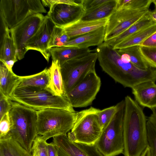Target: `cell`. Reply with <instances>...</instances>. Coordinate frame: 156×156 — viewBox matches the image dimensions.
I'll list each match as a JSON object with an SVG mask.
<instances>
[{
	"label": "cell",
	"mask_w": 156,
	"mask_h": 156,
	"mask_svg": "<svg viewBox=\"0 0 156 156\" xmlns=\"http://www.w3.org/2000/svg\"><path fill=\"white\" fill-rule=\"evenodd\" d=\"M149 11L127 29L115 37L104 42L113 48L131 35L144 28L156 23L151 18Z\"/></svg>",
	"instance_id": "obj_22"
},
{
	"label": "cell",
	"mask_w": 156,
	"mask_h": 156,
	"mask_svg": "<svg viewBox=\"0 0 156 156\" xmlns=\"http://www.w3.org/2000/svg\"><path fill=\"white\" fill-rule=\"evenodd\" d=\"M9 112L12 124L11 138L31 152L33 142L37 136V111L12 101V107Z\"/></svg>",
	"instance_id": "obj_3"
},
{
	"label": "cell",
	"mask_w": 156,
	"mask_h": 156,
	"mask_svg": "<svg viewBox=\"0 0 156 156\" xmlns=\"http://www.w3.org/2000/svg\"><path fill=\"white\" fill-rule=\"evenodd\" d=\"M140 46L136 45L118 49L119 51L126 54L132 63L138 68L146 69L150 66L143 58L140 50Z\"/></svg>",
	"instance_id": "obj_28"
},
{
	"label": "cell",
	"mask_w": 156,
	"mask_h": 156,
	"mask_svg": "<svg viewBox=\"0 0 156 156\" xmlns=\"http://www.w3.org/2000/svg\"><path fill=\"white\" fill-rule=\"evenodd\" d=\"M49 8L47 16L56 26L63 28L80 20L85 11L80 4L55 3Z\"/></svg>",
	"instance_id": "obj_13"
},
{
	"label": "cell",
	"mask_w": 156,
	"mask_h": 156,
	"mask_svg": "<svg viewBox=\"0 0 156 156\" xmlns=\"http://www.w3.org/2000/svg\"><path fill=\"white\" fill-rule=\"evenodd\" d=\"M124 156H140L148 146L147 120L140 105L129 96L124 100Z\"/></svg>",
	"instance_id": "obj_2"
},
{
	"label": "cell",
	"mask_w": 156,
	"mask_h": 156,
	"mask_svg": "<svg viewBox=\"0 0 156 156\" xmlns=\"http://www.w3.org/2000/svg\"><path fill=\"white\" fill-rule=\"evenodd\" d=\"M99 109L90 107L77 112L76 121L68 133L70 140L88 145L96 144L102 131L97 116Z\"/></svg>",
	"instance_id": "obj_7"
},
{
	"label": "cell",
	"mask_w": 156,
	"mask_h": 156,
	"mask_svg": "<svg viewBox=\"0 0 156 156\" xmlns=\"http://www.w3.org/2000/svg\"><path fill=\"white\" fill-rule=\"evenodd\" d=\"M20 81V76L10 70L3 62L0 61V93L9 99L11 95Z\"/></svg>",
	"instance_id": "obj_21"
},
{
	"label": "cell",
	"mask_w": 156,
	"mask_h": 156,
	"mask_svg": "<svg viewBox=\"0 0 156 156\" xmlns=\"http://www.w3.org/2000/svg\"><path fill=\"white\" fill-rule=\"evenodd\" d=\"M108 0H81L79 2L84 10H87L94 9L101 4L107 2Z\"/></svg>",
	"instance_id": "obj_37"
},
{
	"label": "cell",
	"mask_w": 156,
	"mask_h": 156,
	"mask_svg": "<svg viewBox=\"0 0 156 156\" xmlns=\"http://www.w3.org/2000/svg\"><path fill=\"white\" fill-rule=\"evenodd\" d=\"M148 146L151 156H156V128L149 121L147 122Z\"/></svg>",
	"instance_id": "obj_35"
},
{
	"label": "cell",
	"mask_w": 156,
	"mask_h": 156,
	"mask_svg": "<svg viewBox=\"0 0 156 156\" xmlns=\"http://www.w3.org/2000/svg\"><path fill=\"white\" fill-rule=\"evenodd\" d=\"M155 2H156V0H155Z\"/></svg>",
	"instance_id": "obj_44"
},
{
	"label": "cell",
	"mask_w": 156,
	"mask_h": 156,
	"mask_svg": "<svg viewBox=\"0 0 156 156\" xmlns=\"http://www.w3.org/2000/svg\"><path fill=\"white\" fill-rule=\"evenodd\" d=\"M41 1L44 6L49 8L55 3H62L74 5H78L80 4L79 3H77L74 0H42Z\"/></svg>",
	"instance_id": "obj_38"
},
{
	"label": "cell",
	"mask_w": 156,
	"mask_h": 156,
	"mask_svg": "<svg viewBox=\"0 0 156 156\" xmlns=\"http://www.w3.org/2000/svg\"><path fill=\"white\" fill-rule=\"evenodd\" d=\"M0 121V140L11 138L10 132L12 124L9 112L5 114Z\"/></svg>",
	"instance_id": "obj_34"
},
{
	"label": "cell",
	"mask_w": 156,
	"mask_h": 156,
	"mask_svg": "<svg viewBox=\"0 0 156 156\" xmlns=\"http://www.w3.org/2000/svg\"><path fill=\"white\" fill-rule=\"evenodd\" d=\"M108 20V18L92 21L80 20L64 28L70 39L105 26Z\"/></svg>",
	"instance_id": "obj_20"
},
{
	"label": "cell",
	"mask_w": 156,
	"mask_h": 156,
	"mask_svg": "<svg viewBox=\"0 0 156 156\" xmlns=\"http://www.w3.org/2000/svg\"><path fill=\"white\" fill-rule=\"evenodd\" d=\"M31 156H32V155H31Z\"/></svg>",
	"instance_id": "obj_45"
},
{
	"label": "cell",
	"mask_w": 156,
	"mask_h": 156,
	"mask_svg": "<svg viewBox=\"0 0 156 156\" xmlns=\"http://www.w3.org/2000/svg\"><path fill=\"white\" fill-rule=\"evenodd\" d=\"M21 81L17 87H29L46 88L50 81L48 69L33 75L20 76Z\"/></svg>",
	"instance_id": "obj_26"
},
{
	"label": "cell",
	"mask_w": 156,
	"mask_h": 156,
	"mask_svg": "<svg viewBox=\"0 0 156 156\" xmlns=\"http://www.w3.org/2000/svg\"><path fill=\"white\" fill-rule=\"evenodd\" d=\"M151 110L152 114L148 117L147 120L150 121L156 128V108Z\"/></svg>",
	"instance_id": "obj_41"
},
{
	"label": "cell",
	"mask_w": 156,
	"mask_h": 156,
	"mask_svg": "<svg viewBox=\"0 0 156 156\" xmlns=\"http://www.w3.org/2000/svg\"><path fill=\"white\" fill-rule=\"evenodd\" d=\"M0 156H1L0 155Z\"/></svg>",
	"instance_id": "obj_47"
},
{
	"label": "cell",
	"mask_w": 156,
	"mask_h": 156,
	"mask_svg": "<svg viewBox=\"0 0 156 156\" xmlns=\"http://www.w3.org/2000/svg\"><path fill=\"white\" fill-rule=\"evenodd\" d=\"M70 39L63 28L55 26L51 35L49 48L64 46Z\"/></svg>",
	"instance_id": "obj_29"
},
{
	"label": "cell",
	"mask_w": 156,
	"mask_h": 156,
	"mask_svg": "<svg viewBox=\"0 0 156 156\" xmlns=\"http://www.w3.org/2000/svg\"><path fill=\"white\" fill-rule=\"evenodd\" d=\"M37 112V136L45 141L67 135L73 128L77 115V112L58 108H46Z\"/></svg>",
	"instance_id": "obj_5"
},
{
	"label": "cell",
	"mask_w": 156,
	"mask_h": 156,
	"mask_svg": "<svg viewBox=\"0 0 156 156\" xmlns=\"http://www.w3.org/2000/svg\"><path fill=\"white\" fill-rule=\"evenodd\" d=\"M58 156H104L96 144L88 145L73 142L67 135L52 138Z\"/></svg>",
	"instance_id": "obj_14"
},
{
	"label": "cell",
	"mask_w": 156,
	"mask_h": 156,
	"mask_svg": "<svg viewBox=\"0 0 156 156\" xmlns=\"http://www.w3.org/2000/svg\"><path fill=\"white\" fill-rule=\"evenodd\" d=\"M140 156H151L150 148L148 146L143 151Z\"/></svg>",
	"instance_id": "obj_43"
},
{
	"label": "cell",
	"mask_w": 156,
	"mask_h": 156,
	"mask_svg": "<svg viewBox=\"0 0 156 156\" xmlns=\"http://www.w3.org/2000/svg\"><path fill=\"white\" fill-rule=\"evenodd\" d=\"M45 18L42 13L31 15L17 24L9 29L11 37L16 46L17 58L23 59L27 51V43L37 32Z\"/></svg>",
	"instance_id": "obj_11"
},
{
	"label": "cell",
	"mask_w": 156,
	"mask_h": 156,
	"mask_svg": "<svg viewBox=\"0 0 156 156\" xmlns=\"http://www.w3.org/2000/svg\"><path fill=\"white\" fill-rule=\"evenodd\" d=\"M31 154L12 138L0 140L1 156H31Z\"/></svg>",
	"instance_id": "obj_27"
},
{
	"label": "cell",
	"mask_w": 156,
	"mask_h": 156,
	"mask_svg": "<svg viewBox=\"0 0 156 156\" xmlns=\"http://www.w3.org/2000/svg\"><path fill=\"white\" fill-rule=\"evenodd\" d=\"M149 81L132 87V93L135 101L141 106L151 109L156 108V84Z\"/></svg>",
	"instance_id": "obj_16"
},
{
	"label": "cell",
	"mask_w": 156,
	"mask_h": 156,
	"mask_svg": "<svg viewBox=\"0 0 156 156\" xmlns=\"http://www.w3.org/2000/svg\"><path fill=\"white\" fill-rule=\"evenodd\" d=\"M153 3L154 5L155 9L153 11H150V16L152 19L156 22V2L155 0H153Z\"/></svg>",
	"instance_id": "obj_42"
},
{
	"label": "cell",
	"mask_w": 156,
	"mask_h": 156,
	"mask_svg": "<svg viewBox=\"0 0 156 156\" xmlns=\"http://www.w3.org/2000/svg\"><path fill=\"white\" fill-rule=\"evenodd\" d=\"M9 99L36 111L58 108L76 112L66 97L55 95L46 88L17 87Z\"/></svg>",
	"instance_id": "obj_4"
},
{
	"label": "cell",
	"mask_w": 156,
	"mask_h": 156,
	"mask_svg": "<svg viewBox=\"0 0 156 156\" xmlns=\"http://www.w3.org/2000/svg\"><path fill=\"white\" fill-rule=\"evenodd\" d=\"M117 105L116 112L103 129L96 144L98 150L104 156H115L123 153L124 100Z\"/></svg>",
	"instance_id": "obj_6"
},
{
	"label": "cell",
	"mask_w": 156,
	"mask_h": 156,
	"mask_svg": "<svg viewBox=\"0 0 156 156\" xmlns=\"http://www.w3.org/2000/svg\"><path fill=\"white\" fill-rule=\"evenodd\" d=\"M153 0H118L116 9H138L149 8Z\"/></svg>",
	"instance_id": "obj_30"
},
{
	"label": "cell",
	"mask_w": 156,
	"mask_h": 156,
	"mask_svg": "<svg viewBox=\"0 0 156 156\" xmlns=\"http://www.w3.org/2000/svg\"><path fill=\"white\" fill-rule=\"evenodd\" d=\"M10 33L9 29L8 27L0 35V61L3 62L10 70L12 71V67L17 61V52Z\"/></svg>",
	"instance_id": "obj_17"
},
{
	"label": "cell",
	"mask_w": 156,
	"mask_h": 156,
	"mask_svg": "<svg viewBox=\"0 0 156 156\" xmlns=\"http://www.w3.org/2000/svg\"><path fill=\"white\" fill-rule=\"evenodd\" d=\"M48 143L37 136L34 140L31 150L33 156H48Z\"/></svg>",
	"instance_id": "obj_32"
},
{
	"label": "cell",
	"mask_w": 156,
	"mask_h": 156,
	"mask_svg": "<svg viewBox=\"0 0 156 156\" xmlns=\"http://www.w3.org/2000/svg\"><path fill=\"white\" fill-rule=\"evenodd\" d=\"M55 25L46 15L40 27L27 43L26 49L37 50L43 55L48 62L50 55L49 44L51 34Z\"/></svg>",
	"instance_id": "obj_15"
},
{
	"label": "cell",
	"mask_w": 156,
	"mask_h": 156,
	"mask_svg": "<svg viewBox=\"0 0 156 156\" xmlns=\"http://www.w3.org/2000/svg\"><path fill=\"white\" fill-rule=\"evenodd\" d=\"M117 108V104L102 110L99 109L97 113V116L99 123L102 130L112 118Z\"/></svg>",
	"instance_id": "obj_31"
},
{
	"label": "cell",
	"mask_w": 156,
	"mask_h": 156,
	"mask_svg": "<svg viewBox=\"0 0 156 156\" xmlns=\"http://www.w3.org/2000/svg\"><path fill=\"white\" fill-rule=\"evenodd\" d=\"M49 51L52 61H57L60 66L69 60L83 56L92 51L89 48L67 46L52 48Z\"/></svg>",
	"instance_id": "obj_19"
},
{
	"label": "cell",
	"mask_w": 156,
	"mask_h": 156,
	"mask_svg": "<svg viewBox=\"0 0 156 156\" xmlns=\"http://www.w3.org/2000/svg\"><path fill=\"white\" fill-rule=\"evenodd\" d=\"M149 11V8L138 9H116L108 18L106 26L104 41L123 32Z\"/></svg>",
	"instance_id": "obj_12"
},
{
	"label": "cell",
	"mask_w": 156,
	"mask_h": 156,
	"mask_svg": "<svg viewBox=\"0 0 156 156\" xmlns=\"http://www.w3.org/2000/svg\"><path fill=\"white\" fill-rule=\"evenodd\" d=\"M101 85V79L95 69L69 91L66 97L73 108L86 107L91 105L96 98Z\"/></svg>",
	"instance_id": "obj_10"
},
{
	"label": "cell",
	"mask_w": 156,
	"mask_h": 156,
	"mask_svg": "<svg viewBox=\"0 0 156 156\" xmlns=\"http://www.w3.org/2000/svg\"><path fill=\"white\" fill-rule=\"evenodd\" d=\"M150 48H156V32L153 34L139 45Z\"/></svg>",
	"instance_id": "obj_39"
},
{
	"label": "cell",
	"mask_w": 156,
	"mask_h": 156,
	"mask_svg": "<svg viewBox=\"0 0 156 156\" xmlns=\"http://www.w3.org/2000/svg\"><path fill=\"white\" fill-rule=\"evenodd\" d=\"M97 59V53L91 52L83 56L69 60L61 66L66 95L90 72L95 69Z\"/></svg>",
	"instance_id": "obj_9"
},
{
	"label": "cell",
	"mask_w": 156,
	"mask_h": 156,
	"mask_svg": "<svg viewBox=\"0 0 156 156\" xmlns=\"http://www.w3.org/2000/svg\"><path fill=\"white\" fill-rule=\"evenodd\" d=\"M12 107V101L0 93V119L8 112Z\"/></svg>",
	"instance_id": "obj_36"
},
{
	"label": "cell",
	"mask_w": 156,
	"mask_h": 156,
	"mask_svg": "<svg viewBox=\"0 0 156 156\" xmlns=\"http://www.w3.org/2000/svg\"><path fill=\"white\" fill-rule=\"evenodd\" d=\"M48 69L50 81L46 88L55 95L66 97L61 66L58 61H52L51 66Z\"/></svg>",
	"instance_id": "obj_24"
},
{
	"label": "cell",
	"mask_w": 156,
	"mask_h": 156,
	"mask_svg": "<svg viewBox=\"0 0 156 156\" xmlns=\"http://www.w3.org/2000/svg\"><path fill=\"white\" fill-rule=\"evenodd\" d=\"M105 26L77 37L70 39L64 46L80 48H87L93 46H98L104 42Z\"/></svg>",
	"instance_id": "obj_18"
},
{
	"label": "cell",
	"mask_w": 156,
	"mask_h": 156,
	"mask_svg": "<svg viewBox=\"0 0 156 156\" xmlns=\"http://www.w3.org/2000/svg\"><path fill=\"white\" fill-rule=\"evenodd\" d=\"M47 147L48 156H58L57 150L52 142L48 143Z\"/></svg>",
	"instance_id": "obj_40"
},
{
	"label": "cell",
	"mask_w": 156,
	"mask_h": 156,
	"mask_svg": "<svg viewBox=\"0 0 156 156\" xmlns=\"http://www.w3.org/2000/svg\"></svg>",
	"instance_id": "obj_46"
},
{
	"label": "cell",
	"mask_w": 156,
	"mask_h": 156,
	"mask_svg": "<svg viewBox=\"0 0 156 156\" xmlns=\"http://www.w3.org/2000/svg\"><path fill=\"white\" fill-rule=\"evenodd\" d=\"M156 32V23L144 28L127 37L116 45L113 48L120 49L139 45L153 34Z\"/></svg>",
	"instance_id": "obj_25"
},
{
	"label": "cell",
	"mask_w": 156,
	"mask_h": 156,
	"mask_svg": "<svg viewBox=\"0 0 156 156\" xmlns=\"http://www.w3.org/2000/svg\"><path fill=\"white\" fill-rule=\"evenodd\" d=\"M94 51L102 70L115 82L125 87L132 88L142 83L156 81V69L151 66L140 69L130 61L123 59L117 49L104 42Z\"/></svg>",
	"instance_id": "obj_1"
},
{
	"label": "cell",
	"mask_w": 156,
	"mask_h": 156,
	"mask_svg": "<svg viewBox=\"0 0 156 156\" xmlns=\"http://www.w3.org/2000/svg\"><path fill=\"white\" fill-rule=\"evenodd\" d=\"M118 0H108L96 8L85 11L80 20L92 21L109 18L116 10Z\"/></svg>",
	"instance_id": "obj_23"
},
{
	"label": "cell",
	"mask_w": 156,
	"mask_h": 156,
	"mask_svg": "<svg viewBox=\"0 0 156 156\" xmlns=\"http://www.w3.org/2000/svg\"><path fill=\"white\" fill-rule=\"evenodd\" d=\"M41 2L40 0H1L0 15L10 29L31 15L46 13Z\"/></svg>",
	"instance_id": "obj_8"
},
{
	"label": "cell",
	"mask_w": 156,
	"mask_h": 156,
	"mask_svg": "<svg viewBox=\"0 0 156 156\" xmlns=\"http://www.w3.org/2000/svg\"><path fill=\"white\" fill-rule=\"evenodd\" d=\"M142 56L148 65L156 69V48L140 46Z\"/></svg>",
	"instance_id": "obj_33"
}]
</instances>
